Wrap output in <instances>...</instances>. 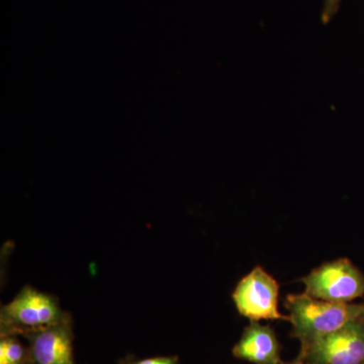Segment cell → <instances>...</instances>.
<instances>
[{
	"mask_svg": "<svg viewBox=\"0 0 364 364\" xmlns=\"http://www.w3.org/2000/svg\"><path fill=\"white\" fill-rule=\"evenodd\" d=\"M305 293L313 298L348 304L364 296V277L350 261L324 263L301 279Z\"/></svg>",
	"mask_w": 364,
	"mask_h": 364,
	"instance_id": "cell-3",
	"label": "cell"
},
{
	"mask_svg": "<svg viewBox=\"0 0 364 364\" xmlns=\"http://www.w3.org/2000/svg\"><path fill=\"white\" fill-rule=\"evenodd\" d=\"M341 0H324V9H323L322 21L327 23L332 20L333 16L338 11Z\"/></svg>",
	"mask_w": 364,
	"mask_h": 364,
	"instance_id": "cell-10",
	"label": "cell"
},
{
	"mask_svg": "<svg viewBox=\"0 0 364 364\" xmlns=\"http://www.w3.org/2000/svg\"><path fill=\"white\" fill-rule=\"evenodd\" d=\"M68 320L70 315L62 310L58 299L26 286L11 303L2 306L0 334L1 337L23 336Z\"/></svg>",
	"mask_w": 364,
	"mask_h": 364,
	"instance_id": "cell-2",
	"label": "cell"
},
{
	"mask_svg": "<svg viewBox=\"0 0 364 364\" xmlns=\"http://www.w3.org/2000/svg\"><path fill=\"white\" fill-rule=\"evenodd\" d=\"M279 282L262 267H256L238 282L232 296L238 312L251 322H289V316L279 311Z\"/></svg>",
	"mask_w": 364,
	"mask_h": 364,
	"instance_id": "cell-4",
	"label": "cell"
},
{
	"mask_svg": "<svg viewBox=\"0 0 364 364\" xmlns=\"http://www.w3.org/2000/svg\"><path fill=\"white\" fill-rule=\"evenodd\" d=\"M121 364H178L177 356H157L145 359H136L134 356H127L123 360L119 361Z\"/></svg>",
	"mask_w": 364,
	"mask_h": 364,
	"instance_id": "cell-9",
	"label": "cell"
},
{
	"mask_svg": "<svg viewBox=\"0 0 364 364\" xmlns=\"http://www.w3.org/2000/svg\"><path fill=\"white\" fill-rule=\"evenodd\" d=\"M282 364H309L305 360V358H303V355L299 353V355L296 356V358L294 359V360L289 361V363H286V361H284Z\"/></svg>",
	"mask_w": 364,
	"mask_h": 364,
	"instance_id": "cell-11",
	"label": "cell"
},
{
	"mask_svg": "<svg viewBox=\"0 0 364 364\" xmlns=\"http://www.w3.org/2000/svg\"><path fill=\"white\" fill-rule=\"evenodd\" d=\"M232 353L235 358L253 364H282L280 345L270 326L251 322L244 329Z\"/></svg>",
	"mask_w": 364,
	"mask_h": 364,
	"instance_id": "cell-7",
	"label": "cell"
},
{
	"mask_svg": "<svg viewBox=\"0 0 364 364\" xmlns=\"http://www.w3.org/2000/svg\"><path fill=\"white\" fill-rule=\"evenodd\" d=\"M0 364H32L30 349L16 336H2L0 340Z\"/></svg>",
	"mask_w": 364,
	"mask_h": 364,
	"instance_id": "cell-8",
	"label": "cell"
},
{
	"mask_svg": "<svg viewBox=\"0 0 364 364\" xmlns=\"http://www.w3.org/2000/svg\"><path fill=\"white\" fill-rule=\"evenodd\" d=\"M360 318L303 345L299 354L309 364H363L364 323Z\"/></svg>",
	"mask_w": 364,
	"mask_h": 364,
	"instance_id": "cell-5",
	"label": "cell"
},
{
	"mask_svg": "<svg viewBox=\"0 0 364 364\" xmlns=\"http://www.w3.org/2000/svg\"><path fill=\"white\" fill-rule=\"evenodd\" d=\"M361 318V320H363V322L364 323V314H363V316H361V318Z\"/></svg>",
	"mask_w": 364,
	"mask_h": 364,
	"instance_id": "cell-12",
	"label": "cell"
},
{
	"mask_svg": "<svg viewBox=\"0 0 364 364\" xmlns=\"http://www.w3.org/2000/svg\"><path fill=\"white\" fill-rule=\"evenodd\" d=\"M364 364V363H363Z\"/></svg>",
	"mask_w": 364,
	"mask_h": 364,
	"instance_id": "cell-13",
	"label": "cell"
},
{
	"mask_svg": "<svg viewBox=\"0 0 364 364\" xmlns=\"http://www.w3.org/2000/svg\"><path fill=\"white\" fill-rule=\"evenodd\" d=\"M284 306L293 326L291 336L298 339L301 346L336 331L364 314V305L333 303L306 293L289 294Z\"/></svg>",
	"mask_w": 364,
	"mask_h": 364,
	"instance_id": "cell-1",
	"label": "cell"
},
{
	"mask_svg": "<svg viewBox=\"0 0 364 364\" xmlns=\"http://www.w3.org/2000/svg\"><path fill=\"white\" fill-rule=\"evenodd\" d=\"M32 364H75L71 320L23 335Z\"/></svg>",
	"mask_w": 364,
	"mask_h": 364,
	"instance_id": "cell-6",
	"label": "cell"
}]
</instances>
